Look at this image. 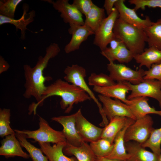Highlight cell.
I'll return each instance as SVG.
<instances>
[{
    "instance_id": "836d02e7",
    "label": "cell",
    "mask_w": 161,
    "mask_h": 161,
    "mask_svg": "<svg viewBox=\"0 0 161 161\" xmlns=\"http://www.w3.org/2000/svg\"><path fill=\"white\" fill-rule=\"evenodd\" d=\"M22 0H1L0 14L7 17L14 18L17 7Z\"/></svg>"
},
{
    "instance_id": "484cf974",
    "label": "cell",
    "mask_w": 161,
    "mask_h": 161,
    "mask_svg": "<svg viewBox=\"0 0 161 161\" xmlns=\"http://www.w3.org/2000/svg\"><path fill=\"white\" fill-rule=\"evenodd\" d=\"M134 59L140 68L145 66L148 69L153 64L161 62V50L154 47L145 48L140 54L134 55Z\"/></svg>"
},
{
    "instance_id": "60d3db41",
    "label": "cell",
    "mask_w": 161,
    "mask_h": 161,
    "mask_svg": "<svg viewBox=\"0 0 161 161\" xmlns=\"http://www.w3.org/2000/svg\"><path fill=\"white\" fill-rule=\"evenodd\" d=\"M96 161H125L112 160L105 157H97Z\"/></svg>"
},
{
    "instance_id": "4fadbf2b",
    "label": "cell",
    "mask_w": 161,
    "mask_h": 161,
    "mask_svg": "<svg viewBox=\"0 0 161 161\" xmlns=\"http://www.w3.org/2000/svg\"><path fill=\"white\" fill-rule=\"evenodd\" d=\"M76 113L69 115L54 117L53 121L61 124L63 127L62 131L66 142L75 146H80L84 141L79 135L75 126Z\"/></svg>"
},
{
    "instance_id": "8fae6325",
    "label": "cell",
    "mask_w": 161,
    "mask_h": 161,
    "mask_svg": "<svg viewBox=\"0 0 161 161\" xmlns=\"http://www.w3.org/2000/svg\"><path fill=\"white\" fill-rule=\"evenodd\" d=\"M76 113V129L82 140L91 143L101 138L103 128H99L88 121L82 115L81 109Z\"/></svg>"
},
{
    "instance_id": "5b68a950",
    "label": "cell",
    "mask_w": 161,
    "mask_h": 161,
    "mask_svg": "<svg viewBox=\"0 0 161 161\" xmlns=\"http://www.w3.org/2000/svg\"><path fill=\"white\" fill-rule=\"evenodd\" d=\"M123 82L129 86L131 91L127 99L139 97H150L158 102L161 110V81L155 79H144L135 85L128 82Z\"/></svg>"
},
{
    "instance_id": "4316f807",
    "label": "cell",
    "mask_w": 161,
    "mask_h": 161,
    "mask_svg": "<svg viewBox=\"0 0 161 161\" xmlns=\"http://www.w3.org/2000/svg\"><path fill=\"white\" fill-rule=\"evenodd\" d=\"M147 37L148 47L161 50V17L144 29Z\"/></svg>"
},
{
    "instance_id": "ab89813d",
    "label": "cell",
    "mask_w": 161,
    "mask_h": 161,
    "mask_svg": "<svg viewBox=\"0 0 161 161\" xmlns=\"http://www.w3.org/2000/svg\"><path fill=\"white\" fill-rule=\"evenodd\" d=\"M123 42L118 39L115 38L112 40L109 44L110 48L114 49L117 48Z\"/></svg>"
},
{
    "instance_id": "30bf717a",
    "label": "cell",
    "mask_w": 161,
    "mask_h": 161,
    "mask_svg": "<svg viewBox=\"0 0 161 161\" xmlns=\"http://www.w3.org/2000/svg\"><path fill=\"white\" fill-rule=\"evenodd\" d=\"M98 97L103 104V115L109 121L115 116L125 117L136 120L129 106L120 100L113 99L100 94L98 95Z\"/></svg>"
},
{
    "instance_id": "f1b7e54d",
    "label": "cell",
    "mask_w": 161,
    "mask_h": 161,
    "mask_svg": "<svg viewBox=\"0 0 161 161\" xmlns=\"http://www.w3.org/2000/svg\"><path fill=\"white\" fill-rule=\"evenodd\" d=\"M15 135L21 146L26 149L33 161H49L47 157L43 155L41 148H37L29 142L24 135L16 133Z\"/></svg>"
},
{
    "instance_id": "9c48e42d",
    "label": "cell",
    "mask_w": 161,
    "mask_h": 161,
    "mask_svg": "<svg viewBox=\"0 0 161 161\" xmlns=\"http://www.w3.org/2000/svg\"><path fill=\"white\" fill-rule=\"evenodd\" d=\"M64 72V80L82 89L87 93L91 99L96 103L100 114H102L103 113L102 106L86 82V69L78 64H72L71 66H67L65 68Z\"/></svg>"
},
{
    "instance_id": "8992f818",
    "label": "cell",
    "mask_w": 161,
    "mask_h": 161,
    "mask_svg": "<svg viewBox=\"0 0 161 161\" xmlns=\"http://www.w3.org/2000/svg\"><path fill=\"white\" fill-rule=\"evenodd\" d=\"M153 121L151 117L147 115L137 119L127 129L124 135L125 142L134 141L140 144L149 138L153 129Z\"/></svg>"
},
{
    "instance_id": "f35d334b",
    "label": "cell",
    "mask_w": 161,
    "mask_h": 161,
    "mask_svg": "<svg viewBox=\"0 0 161 161\" xmlns=\"http://www.w3.org/2000/svg\"><path fill=\"white\" fill-rule=\"evenodd\" d=\"M10 65L1 56H0V74L8 70Z\"/></svg>"
},
{
    "instance_id": "6da1fadb",
    "label": "cell",
    "mask_w": 161,
    "mask_h": 161,
    "mask_svg": "<svg viewBox=\"0 0 161 161\" xmlns=\"http://www.w3.org/2000/svg\"><path fill=\"white\" fill-rule=\"evenodd\" d=\"M60 51V49L58 44L51 43L46 48L45 55L39 57L34 66L32 67L28 64L23 66L25 89L23 95L25 98L29 99L33 97L37 101L35 104L40 102L46 88L45 81L52 79L51 77L44 76V71L50 60L58 55Z\"/></svg>"
},
{
    "instance_id": "8d00e7d4",
    "label": "cell",
    "mask_w": 161,
    "mask_h": 161,
    "mask_svg": "<svg viewBox=\"0 0 161 161\" xmlns=\"http://www.w3.org/2000/svg\"><path fill=\"white\" fill-rule=\"evenodd\" d=\"M72 4L86 17L94 4L91 0H74Z\"/></svg>"
},
{
    "instance_id": "e0dca14e",
    "label": "cell",
    "mask_w": 161,
    "mask_h": 161,
    "mask_svg": "<svg viewBox=\"0 0 161 161\" xmlns=\"http://www.w3.org/2000/svg\"><path fill=\"white\" fill-rule=\"evenodd\" d=\"M126 151L129 155L126 161H159V156L147 151L141 144L134 141L125 142Z\"/></svg>"
},
{
    "instance_id": "44dd1931",
    "label": "cell",
    "mask_w": 161,
    "mask_h": 161,
    "mask_svg": "<svg viewBox=\"0 0 161 161\" xmlns=\"http://www.w3.org/2000/svg\"><path fill=\"white\" fill-rule=\"evenodd\" d=\"M66 142L51 145L49 143H38L41 151L49 161H77L74 157H69L64 154L63 149Z\"/></svg>"
},
{
    "instance_id": "52a82bcc",
    "label": "cell",
    "mask_w": 161,
    "mask_h": 161,
    "mask_svg": "<svg viewBox=\"0 0 161 161\" xmlns=\"http://www.w3.org/2000/svg\"><path fill=\"white\" fill-rule=\"evenodd\" d=\"M107 64L109 75L117 83L128 82L133 84H137L144 80L145 71L140 68L134 70L123 64H116L109 61Z\"/></svg>"
},
{
    "instance_id": "7402d4cb",
    "label": "cell",
    "mask_w": 161,
    "mask_h": 161,
    "mask_svg": "<svg viewBox=\"0 0 161 161\" xmlns=\"http://www.w3.org/2000/svg\"><path fill=\"white\" fill-rule=\"evenodd\" d=\"M63 152L65 155L74 156L77 161L96 160L97 157L93 152L90 145L84 141L79 147L73 146L66 141Z\"/></svg>"
},
{
    "instance_id": "d6986e66",
    "label": "cell",
    "mask_w": 161,
    "mask_h": 161,
    "mask_svg": "<svg viewBox=\"0 0 161 161\" xmlns=\"http://www.w3.org/2000/svg\"><path fill=\"white\" fill-rule=\"evenodd\" d=\"M135 120L130 118L127 124L118 133L114 141V146L112 152L105 158L114 160H127L129 155L125 148L124 135L127 128L133 123Z\"/></svg>"
},
{
    "instance_id": "d4e9b609",
    "label": "cell",
    "mask_w": 161,
    "mask_h": 161,
    "mask_svg": "<svg viewBox=\"0 0 161 161\" xmlns=\"http://www.w3.org/2000/svg\"><path fill=\"white\" fill-rule=\"evenodd\" d=\"M100 53L109 61L114 62L117 61L122 64L130 62L134 58V55L123 43L114 49L107 47L101 51Z\"/></svg>"
},
{
    "instance_id": "74e56055",
    "label": "cell",
    "mask_w": 161,
    "mask_h": 161,
    "mask_svg": "<svg viewBox=\"0 0 161 161\" xmlns=\"http://www.w3.org/2000/svg\"><path fill=\"white\" fill-rule=\"evenodd\" d=\"M117 0H105L104 1L103 7L108 16L112 13L113 6Z\"/></svg>"
},
{
    "instance_id": "1f68e13d",
    "label": "cell",
    "mask_w": 161,
    "mask_h": 161,
    "mask_svg": "<svg viewBox=\"0 0 161 161\" xmlns=\"http://www.w3.org/2000/svg\"><path fill=\"white\" fill-rule=\"evenodd\" d=\"M10 110L3 108L0 109V136L3 138L15 134V132L11 128L10 124Z\"/></svg>"
},
{
    "instance_id": "83f0119b",
    "label": "cell",
    "mask_w": 161,
    "mask_h": 161,
    "mask_svg": "<svg viewBox=\"0 0 161 161\" xmlns=\"http://www.w3.org/2000/svg\"><path fill=\"white\" fill-rule=\"evenodd\" d=\"M106 18L104 9L94 4L86 16L84 25L95 32Z\"/></svg>"
},
{
    "instance_id": "b9f144b4",
    "label": "cell",
    "mask_w": 161,
    "mask_h": 161,
    "mask_svg": "<svg viewBox=\"0 0 161 161\" xmlns=\"http://www.w3.org/2000/svg\"><path fill=\"white\" fill-rule=\"evenodd\" d=\"M159 161H161V154L159 156Z\"/></svg>"
},
{
    "instance_id": "3957f363",
    "label": "cell",
    "mask_w": 161,
    "mask_h": 161,
    "mask_svg": "<svg viewBox=\"0 0 161 161\" xmlns=\"http://www.w3.org/2000/svg\"><path fill=\"white\" fill-rule=\"evenodd\" d=\"M113 32L115 37L134 55L143 52L147 41L144 29L129 24L119 17L115 22Z\"/></svg>"
},
{
    "instance_id": "e575fe53",
    "label": "cell",
    "mask_w": 161,
    "mask_h": 161,
    "mask_svg": "<svg viewBox=\"0 0 161 161\" xmlns=\"http://www.w3.org/2000/svg\"><path fill=\"white\" fill-rule=\"evenodd\" d=\"M128 1L134 5V8L136 11L140 9L144 10L146 7L161 8V0H129Z\"/></svg>"
},
{
    "instance_id": "5bb4252c",
    "label": "cell",
    "mask_w": 161,
    "mask_h": 161,
    "mask_svg": "<svg viewBox=\"0 0 161 161\" xmlns=\"http://www.w3.org/2000/svg\"><path fill=\"white\" fill-rule=\"evenodd\" d=\"M124 0H117L114 6L119 13V17L125 22L134 26L144 29L151 25L152 22L147 16L142 19L137 15L134 8L127 7L125 4Z\"/></svg>"
},
{
    "instance_id": "603a6c76",
    "label": "cell",
    "mask_w": 161,
    "mask_h": 161,
    "mask_svg": "<svg viewBox=\"0 0 161 161\" xmlns=\"http://www.w3.org/2000/svg\"><path fill=\"white\" fill-rule=\"evenodd\" d=\"M93 89L99 94L119 99L126 104L129 103V100L127 99L126 95L130 91V89L124 82H118L106 87L94 86Z\"/></svg>"
},
{
    "instance_id": "ac0fdd59",
    "label": "cell",
    "mask_w": 161,
    "mask_h": 161,
    "mask_svg": "<svg viewBox=\"0 0 161 161\" xmlns=\"http://www.w3.org/2000/svg\"><path fill=\"white\" fill-rule=\"evenodd\" d=\"M15 134L7 135L2 140L0 147V155L6 157L17 156L25 159L29 158V154L22 150Z\"/></svg>"
},
{
    "instance_id": "ffe728a7",
    "label": "cell",
    "mask_w": 161,
    "mask_h": 161,
    "mask_svg": "<svg viewBox=\"0 0 161 161\" xmlns=\"http://www.w3.org/2000/svg\"><path fill=\"white\" fill-rule=\"evenodd\" d=\"M148 98L145 97H139L129 100L127 104L134 117L137 119L143 117L149 114L161 116V110H157L151 107L148 103Z\"/></svg>"
},
{
    "instance_id": "ba28073f",
    "label": "cell",
    "mask_w": 161,
    "mask_h": 161,
    "mask_svg": "<svg viewBox=\"0 0 161 161\" xmlns=\"http://www.w3.org/2000/svg\"><path fill=\"white\" fill-rule=\"evenodd\" d=\"M119 16L118 11L114 7L111 14L103 20L95 32L93 43L101 51L107 48L110 41L116 38L113 32V28Z\"/></svg>"
},
{
    "instance_id": "d590c367",
    "label": "cell",
    "mask_w": 161,
    "mask_h": 161,
    "mask_svg": "<svg viewBox=\"0 0 161 161\" xmlns=\"http://www.w3.org/2000/svg\"><path fill=\"white\" fill-rule=\"evenodd\" d=\"M144 78L155 79L161 81V62L153 64L148 70L145 71Z\"/></svg>"
},
{
    "instance_id": "f546056e",
    "label": "cell",
    "mask_w": 161,
    "mask_h": 161,
    "mask_svg": "<svg viewBox=\"0 0 161 161\" xmlns=\"http://www.w3.org/2000/svg\"><path fill=\"white\" fill-rule=\"evenodd\" d=\"M90 143L91 148L97 157H106L111 153L114 146V143L103 138Z\"/></svg>"
},
{
    "instance_id": "7a4b0ae2",
    "label": "cell",
    "mask_w": 161,
    "mask_h": 161,
    "mask_svg": "<svg viewBox=\"0 0 161 161\" xmlns=\"http://www.w3.org/2000/svg\"><path fill=\"white\" fill-rule=\"evenodd\" d=\"M55 96L61 98L60 107L65 110L66 113H70L74 104L91 99L88 94L82 89L65 80L58 79L46 86L38 104L33 103L30 104L29 108V112L31 113L33 112L35 114L38 106H42L46 99Z\"/></svg>"
},
{
    "instance_id": "7c38bea8",
    "label": "cell",
    "mask_w": 161,
    "mask_h": 161,
    "mask_svg": "<svg viewBox=\"0 0 161 161\" xmlns=\"http://www.w3.org/2000/svg\"><path fill=\"white\" fill-rule=\"evenodd\" d=\"M51 4L54 8L61 13L60 16L66 23L84 25V21L82 14L68 0H58L55 1L46 0Z\"/></svg>"
},
{
    "instance_id": "2e32d148",
    "label": "cell",
    "mask_w": 161,
    "mask_h": 161,
    "mask_svg": "<svg viewBox=\"0 0 161 161\" xmlns=\"http://www.w3.org/2000/svg\"><path fill=\"white\" fill-rule=\"evenodd\" d=\"M23 9L22 15L18 19L10 18L0 14V25L7 23L13 24L15 27L16 30H21V38L24 40L26 37V31L27 29V27L34 20L35 12L33 10L27 13L29 6L26 4H23Z\"/></svg>"
},
{
    "instance_id": "277c9868",
    "label": "cell",
    "mask_w": 161,
    "mask_h": 161,
    "mask_svg": "<svg viewBox=\"0 0 161 161\" xmlns=\"http://www.w3.org/2000/svg\"><path fill=\"white\" fill-rule=\"evenodd\" d=\"M39 128L34 131L20 130L14 129L16 133L23 134L27 138L34 139L38 143H57L66 142L62 131L55 130L52 128L47 121L42 117L39 118Z\"/></svg>"
},
{
    "instance_id": "cb8c5ba5",
    "label": "cell",
    "mask_w": 161,
    "mask_h": 161,
    "mask_svg": "<svg viewBox=\"0 0 161 161\" xmlns=\"http://www.w3.org/2000/svg\"><path fill=\"white\" fill-rule=\"evenodd\" d=\"M130 118L115 116L109 121L108 124L103 128L101 138L114 143V139L118 133L128 123Z\"/></svg>"
},
{
    "instance_id": "9a60e30c",
    "label": "cell",
    "mask_w": 161,
    "mask_h": 161,
    "mask_svg": "<svg viewBox=\"0 0 161 161\" xmlns=\"http://www.w3.org/2000/svg\"><path fill=\"white\" fill-rule=\"evenodd\" d=\"M69 25L68 31L72 36L70 41L64 48L65 52L67 54L79 49L82 43L86 40L89 36L95 34L94 32L84 24Z\"/></svg>"
},
{
    "instance_id": "4dcf8cb0",
    "label": "cell",
    "mask_w": 161,
    "mask_h": 161,
    "mask_svg": "<svg viewBox=\"0 0 161 161\" xmlns=\"http://www.w3.org/2000/svg\"><path fill=\"white\" fill-rule=\"evenodd\" d=\"M141 144L145 148H149L153 152L159 156L161 154V127L156 129L154 128L148 139Z\"/></svg>"
},
{
    "instance_id": "d6a6232c",
    "label": "cell",
    "mask_w": 161,
    "mask_h": 161,
    "mask_svg": "<svg viewBox=\"0 0 161 161\" xmlns=\"http://www.w3.org/2000/svg\"><path fill=\"white\" fill-rule=\"evenodd\" d=\"M88 83L90 86L103 87L114 85L116 83L109 75L92 73L88 78Z\"/></svg>"
}]
</instances>
